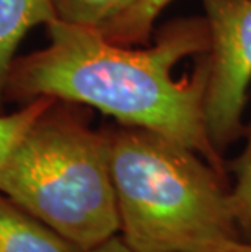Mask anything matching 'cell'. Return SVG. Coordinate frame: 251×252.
<instances>
[{"label": "cell", "mask_w": 251, "mask_h": 252, "mask_svg": "<svg viewBox=\"0 0 251 252\" xmlns=\"http://www.w3.org/2000/svg\"><path fill=\"white\" fill-rule=\"evenodd\" d=\"M49 44L13 65L8 85L23 98H49L97 108L127 127L194 150L225 176L204 117L207 61L193 77L175 78L183 59L209 51L206 20H181L148 49H126L98 30L56 20Z\"/></svg>", "instance_id": "1"}, {"label": "cell", "mask_w": 251, "mask_h": 252, "mask_svg": "<svg viewBox=\"0 0 251 252\" xmlns=\"http://www.w3.org/2000/svg\"><path fill=\"white\" fill-rule=\"evenodd\" d=\"M108 140L119 236L134 252H202L242 239L225 176L199 153L127 126Z\"/></svg>", "instance_id": "2"}, {"label": "cell", "mask_w": 251, "mask_h": 252, "mask_svg": "<svg viewBox=\"0 0 251 252\" xmlns=\"http://www.w3.org/2000/svg\"><path fill=\"white\" fill-rule=\"evenodd\" d=\"M0 192L90 251L119 234L108 133L41 114L0 168Z\"/></svg>", "instance_id": "3"}, {"label": "cell", "mask_w": 251, "mask_h": 252, "mask_svg": "<svg viewBox=\"0 0 251 252\" xmlns=\"http://www.w3.org/2000/svg\"><path fill=\"white\" fill-rule=\"evenodd\" d=\"M209 28L204 117L211 142L222 153L243 133L251 83V0H202Z\"/></svg>", "instance_id": "4"}, {"label": "cell", "mask_w": 251, "mask_h": 252, "mask_svg": "<svg viewBox=\"0 0 251 252\" xmlns=\"http://www.w3.org/2000/svg\"><path fill=\"white\" fill-rule=\"evenodd\" d=\"M0 252H87L0 192Z\"/></svg>", "instance_id": "5"}, {"label": "cell", "mask_w": 251, "mask_h": 252, "mask_svg": "<svg viewBox=\"0 0 251 252\" xmlns=\"http://www.w3.org/2000/svg\"><path fill=\"white\" fill-rule=\"evenodd\" d=\"M56 20L54 0H0V99L12 73L13 56L26 33Z\"/></svg>", "instance_id": "6"}, {"label": "cell", "mask_w": 251, "mask_h": 252, "mask_svg": "<svg viewBox=\"0 0 251 252\" xmlns=\"http://www.w3.org/2000/svg\"><path fill=\"white\" fill-rule=\"evenodd\" d=\"M147 0H54L57 18L113 37Z\"/></svg>", "instance_id": "7"}, {"label": "cell", "mask_w": 251, "mask_h": 252, "mask_svg": "<svg viewBox=\"0 0 251 252\" xmlns=\"http://www.w3.org/2000/svg\"><path fill=\"white\" fill-rule=\"evenodd\" d=\"M235 182L230 187V200L235 221L243 241L251 243V126L248 128V142L242 157L233 168Z\"/></svg>", "instance_id": "8"}, {"label": "cell", "mask_w": 251, "mask_h": 252, "mask_svg": "<svg viewBox=\"0 0 251 252\" xmlns=\"http://www.w3.org/2000/svg\"><path fill=\"white\" fill-rule=\"evenodd\" d=\"M49 103V98H38L17 112L0 116V168L3 166L5 159L12 152L15 143L20 140V137L41 114H44L51 108Z\"/></svg>", "instance_id": "9"}, {"label": "cell", "mask_w": 251, "mask_h": 252, "mask_svg": "<svg viewBox=\"0 0 251 252\" xmlns=\"http://www.w3.org/2000/svg\"><path fill=\"white\" fill-rule=\"evenodd\" d=\"M172 2L173 0H147V2L139 8V12L132 15V17L117 30V33L111 37V41L131 42L148 34L155 18H157L160 12Z\"/></svg>", "instance_id": "10"}, {"label": "cell", "mask_w": 251, "mask_h": 252, "mask_svg": "<svg viewBox=\"0 0 251 252\" xmlns=\"http://www.w3.org/2000/svg\"><path fill=\"white\" fill-rule=\"evenodd\" d=\"M87 252H134V251L124 243V239H122L119 234H116L111 239L105 241L103 244H100L97 248L90 249Z\"/></svg>", "instance_id": "11"}, {"label": "cell", "mask_w": 251, "mask_h": 252, "mask_svg": "<svg viewBox=\"0 0 251 252\" xmlns=\"http://www.w3.org/2000/svg\"><path fill=\"white\" fill-rule=\"evenodd\" d=\"M202 252H251V243L240 239V241H233V243L217 246V248H212Z\"/></svg>", "instance_id": "12"}]
</instances>
